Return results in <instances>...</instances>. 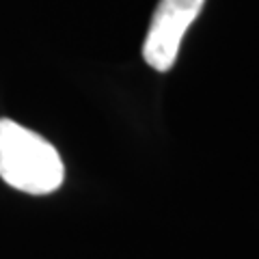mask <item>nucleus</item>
<instances>
[{
	"instance_id": "f257e3e1",
	"label": "nucleus",
	"mask_w": 259,
	"mask_h": 259,
	"mask_svg": "<svg viewBox=\"0 0 259 259\" xmlns=\"http://www.w3.org/2000/svg\"><path fill=\"white\" fill-rule=\"evenodd\" d=\"M0 180L28 194H50L61 188L65 166L61 153L41 134L0 119Z\"/></svg>"
},
{
	"instance_id": "f03ea898",
	"label": "nucleus",
	"mask_w": 259,
	"mask_h": 259,
	"mask_svg": "<svg viewBox=\"0 0 259 259\" xmlns=\"http://www.w3.org/2000/svg\"><path fill=\"white\" fill-rule=\"evenodd\" d=\"M203 5L205 0H160L143 41V59L149 67L156 71L173 67L186 30L199 18Z\"/></svg>"
}]
</instances>
